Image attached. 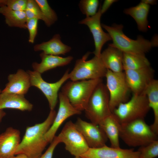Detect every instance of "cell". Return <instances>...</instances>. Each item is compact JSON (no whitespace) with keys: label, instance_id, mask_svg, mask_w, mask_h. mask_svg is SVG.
Segmentation results:
<instances>
[{"label":"cell","instance_id":"cell-19","mask_svg":"<svg viewBox=\"0 0 158 158\" xmlns=\"http://www.w3.org/2000/svg\"><path fill=\"white\" fill-rule=\"evenodd\" d=\"M33 107V104L24 95L2 92L0 95V109L8 108L30 111Z\"/></svg>","mask_w":158,"mask_h":158},{"label":"cell","instance_id":"cell-9","mask_svg":"<svg viewBox=\"0 0 158 158\" xmlns=\"http://www.w3.org/2000/svg\"><path fill=\"white\" fill-rule=\"evenodd\" d=\"M60 142L65 145V148L71 155L80 157L90 148L75 123L71 121L67 122L57 136Z\"/></svg>","mask_w":158,"mask_h":158},{"label":"cell","instance_id":"cell-18","mask_svg":"<svg viewBox=\"0 0 158 158\" xmlns=\"http://www.w3.org/2000/svg\"><path fill=\"white\" fill-rule=\"evenodd\" d=\"M41 61L40 63L33 62L32 67L34 71L40 74L57 67L63 66L70 63L73 57L68 56L63 57L59 56L46 54L42 52L40 54Z\"/></svg>","mask_w":158,"mask_h":158},{"label":"cell","instance_id":"cell-5","mask_svg":"<svg viewBox=\"0 0 158 158\" xmlns=\"http://www.w3.org/2000/svg\"><path fill=\"white\" fill-rule=\"evenodd\" d=\"M85 111L86 117L91 122L98 125L112 113L109 107V92L106 85L102 82L93 90Z\"/></svg>","mask_w":158,"mask_h":158},{"label":"cell","instance_id":"cell-33","mask_svg":"<svg viewBox=\"0 0 158 158\" xmlns=\"http://www.w3.org/2000/svg\"><path fill=\"white\" fill-rule=\"evenodd\" d=\"M61 143L57 136H55L45 152L39 158H52L54 150L57 145Z\"/></svg>","mask_w":158,"mask_h":158},{"label":"cell","instance_id":"cell-15","mask_svg":"<svg viewBox=\"0 0 158 158\" xmlns=\"http://www.w3.org/2000/svg\"><path fill=\"white\" fill-rule=\"evenodd\" d=\"M139 155L138 151L110 147L106 145L98 148H89L80 157L84 158H139Z\"/></svg>","mask_w":158,"mask_h":158},{"label":"cell","instance_id":"cell-13","mask_svg":"<svg viewBox=\"0 0 158 158\" xmlns=\"http://www.w3.org/2000/svg\"><path fill=\"white\" fill-rule=\"evenodd\" d=\"M100 5L97 13L91 17H86L79 22V23L87 26L93 37L95 50L93 53L95 56L99 57L102 49L107 42L112 40L108 33L105 32L102 28L100 19L102 14Z\"/></svg>","mask_w":158,"mask_h":158},{"label":"cell","instance_id":"cell-6","mask_svg":"<svg viewBox=\"0 0 158 158\" xmlns=\"http://www.w3.org/2000/svg\"><path fill=\"white\" fill-rule=\"evenodd\" d=\"M90 53L88 52L82 58L76 60L73 68L69 73L71 80H95L105 77L107 69L100 57L95 56L87 60Z\"/></svg>","mask_w":158,"mask_h":158},{"label":"cell","instance_id":"cell-7","mask_svg":"<svg viewBox=\"0 0 158 158\" xmlns=\"http://www.w3.org/2000/svg\"><path fill=\"white\" fill-rule=\"evenodd\" d=\"M150 108L144 93L133 95L131 99L120 104L112 112L120 124L144 119Z\"/></svg>","mask_w":158,"mask_h":158},{"label":"cell","instance_id":"cell-1","mask_svg":"<svg viewBox=\"0 0 158 158\" xmlns=\"http://www.w3.org/2000/svg\"><path fill=\"white\" fill-rule=\"evenodd\" d=\"M56 114L54 109L50 110L43 122L27 127L15 155L23 154L28 158H39L41 156L48 144L44 140V136L52 124Z\"/></svg>","mask_w":158,"mask_h":158},{"label":"cell","instance_id":"cell-27","mask_svg":"<svg viewBox=\"0 0 158 158\" xmlns=\"http://www.w3.org/2000/svg\"><path fill=\"white\" fill-rule=\"evenodd\" d=\"M42 13L46 18V25L49 27L57 20V16L55 11L51 7L46 0H35Z\"/></svg>","mask_w":158,"mask_h":158},{"label":"cell","instance_id":"cell-8","mask_svg":"<svg viewBox=\"0 0 158 158\" xmlns=\"http://www.w3.org/2000/svg\"><path fill=\"white\" fill-rule=\"evenodd\" d=\"M105 77L109 107L112 113L120 104L128 101L130 89L124 72L116 73L107 69Z\"/></svg>","mask_w":158,"mask_h":158},{"label":"cell","instance_id":"cell-30","mask_svg":"<svg viewBox=\"0 0 158 158\" xmlns=\"http://www.w3.org/2000/svg\"><path fill=\"white\" fill-rule=\"evenodd\" d=\"M139 158H154L158 155V140H155L144 146L140 147L138 150Z\"/></svg>","mask_w":158,"mask_h":158},{"label":"cell","instance_id":"cell-31","mask_svg":"<svg viewBox=\"0 0 158 158\" xmlns=\"http://www.w3.org/2000/svg\"><path fill=\"white\" fill-rule=\"evenodd\" d=\"M39 20L37 18L27 19L26 21V29L29 33V42L31 43L34 42L37 32L38 22Z\"/></svg>","mask_w":158,"mask_h":158},{"label":"cell","instance_id":"cell-25","mask_svg":"<svg viewBox=\"0 0 158 158\" xmlns=\"http://www.w3.org/2000/svg\"><path fill=\"white\" fill-rule=\"evenodd\" d=\"M0 13L4 16L5 23L9 26L26 29L27 18L25 11L13 10L3 6L0 7Z\"/></svg>","mask_w":158,"mask_h":158},{"label":"cell","instance_id":"cell-14","mask_svg":"<svg viewBox=\"0 0 158 158\" xmlns=\"http://www.w3.org/2000/svg\"><path fill=\"white\" fill-rule=\"evenodd\" d=\"M74 123L90 148H97L106 145L108 138L98 125L79 118Z\"/></svg>","mask_w":158,"mask_h":158},{"label":"cell","instance_id":"cell-20","mask_svg":"<svg viewBox=\"0 0 158 158\" xmlns=\"http://www.w3.org/2000/svg\"><path fill=\"white\" fill-rule=\"evenodd\" d=\"M123 52L115 47L109 45L101 53L100 57L106 68L116 73L123 72Z\"/></svg>","mask_w":158,"mask_h":158},{"label":"cell","instance_id":"cell-10","mask_svg":"<svg viewBox=\"0 0 158 158\" xmlns=\"http://www.w3.org/2000/svg\"><path fill=\"white\" fill-rule=\"evenodd\" d=\"M69 70H67L62 77L54 83H49L44 80L41 74L35 71L28 70L31 86L35 87L40 90L47 98L50 110H54L56 105L58 92L63 84L69 79Z\"/></svg>","mask_w":158,"mask_h":158},{"label":"cell","instance_id":"cell-4","mask_svg":"<svg viewBox=\"0 0 158 158\" xmlns=\"http://www.w3.org/2000/svg\"><path fill=\"white\" fill-rule=\"evenodd\" d=\"M102 82V79L71 80L62 86L61 92L74 107L81 111L85 110L93 90Z\"/></svg>","mask_w":158,"mask_h":158},{"label":"cell","instance_id":"cell-12","mask_svg":"<svg viewBox=\"0 0 158 158\" xmlns=\"http://www.w3.org/2000/svg\"><path fill=\"white\" fill-rule=\"evenodd\" d=\"M124 71L128 85L133 95L143 93L154 79V71L150 66L139 69Z\"/></svg>","mask_w":158,"mask_h":158},{"label":"cell","instance_id":"cell-34","mask_svg":"<svg viewBox=\"0 0 158 158\" xmlns=\"http://www.w3.org/2000/svg\"><path fill=\"white\" fill-rule=\"evenodd\" d=\"M117 1L116 0H104L102 6H101V12L102 15L107 11L113 3Z\"/></svg>","mask_w":158,"mask_h":158},{"label":"cell","instance_id":"cell-29","mask_svg":"<svg viewBox=\"0 0 158 158\" xmlns=\"http://www.w3.org/2000/svg\"><path fill=\"white\" fill-rule=\"evenodd\" d=\"M99 4L97 0H82L79 4L80 9L86 17H91L97 13Z\"/></svg>","mask_w":158,"mask_h":158},{"label":"cell","instance_id":"cell-40","mask_svg":"<svg viewBox=\"0 0 158 158\" xmlns=\"http://www.w3.org/2000/svg\"><path fill=\"white\" fill-rule=\"evenodd\" d=\"M80 158H84L82 157H80Z\"/></svg>","mask_w":158,"mask_h":158},{"label":"cell","instance_id":"cell-26","mask_svg":"<svg viewBox=\"0 0 158 158\" xmlns=\"http://www.w3.org/2000/svg\"><path fill=\"white\" fill-rule=\"evenodd\" d=\"M123 71L137 70L150 66V63L145 54L123 53Z\"/></svg>","mask_w":158,"mask_h":158},{"label":"cell","instance_id":"cell-11","mask_svg":"<svg viewBox=\"0 0 158 158\" xmlns=\"http://www.w3.org/2000/svg\"><path fill=\"white\" fill-rule=\"evenodd\" d=\"M59 103L57 113L51 127L44 136L45 141L51 143L59 127L68 118L75 115L80 114L81 111L74 107L68 98L61 92L58 94Z\"/></svg>","mask_w":158,"mask_h":158},{"label":"cell","instance_id":"cell-23","mask_svg":"<svg viewBox=\"0 0 158 158\" xmlns=\"http://www.w3.org/2000/svg\"><path fill=\"white\" fill-rule=\"evenodd\" d=\"M150 8V5L141 2L135 6L125 9L124 12L135 20L140 31L146 32L148 30L147 18Z\"/></svg>","mask_w":158,"mask_h":158},{"label":"cell","instance_id":"cell-22","mask_svg":"<svg viewBox=\"0 0 158 158\" xmlns=\"http://www.w3.org/2000/svg\"><path fill=\"white\" fill-rule=\"evenodd\" d=\"M120 124L112 113L102 120L98 125L109 140L112 147H120L119 138Z\"/></svg>","mask_w":158,"mask_h":158},{"label":"cell","instance_id":"cell-36","mask_svg":"<svg viewBox=\"0 0 158 158\" xmlns=\"http://www.w3.org/2000/svg\"><path fill=\"white\" fill-rule=\"evenodd\" d=\"M10 158H28L25 154H20L16 155V156H14Z\"/></svg>","mask_w":158,"mask_h":158},{"label":"cell","instance_id":"cell-28","mask_svg":"<svg viewBox=\"0 0 158 158\" xmlns=\"http://www.w3.org/2000/svg\"><path fill=\"white\" fill-rule=\"evenodd\" d=\"M25 12L27 19L37 18L39 20H43L46 25V20L35 0H28Z\"/></svg>","mask_w":158,"mask_h":158},{"label":"cell","instance_id":"cell-32","mask_svg":"<svg viewBox=\"0 0 158 158\" xmlns=\"http://www.w3.org/2000/svg\"><path fill=\"white\" fill-rule=\"evenodd\" d=\"M28 0H4L5 6L15 11H25Z\"/></svg>","mask_w":158,"mask_h":158},{"label":"cell","instance_id":"cell-24","mask_svg":"<svg viewBox=\"0 0 158 158\" xmlns=\"http://www.w3.org/2000/svg\"><path fill=\"white\" fill-rule=\"evenodd\" d=\"M144 93L146 95L150 109L153 110L154 120L150 126L153 130L158 134V81L154 79L147 87Z\"/></svg>","mask_w":158,"mask_h":158},{"label":"cell","instance_id":"cell-38","mask_svg":"<svg viewBox=\"0 0 158 158\" xmlns=\"http://www.w3.org/2000/svg\"><path fill=\"white\" fill-rule=\"evenodd\" d=\"M75 158H80V157H76Z\"/></svg>","mask_w":158,"mask_h":158},{"label":"cell","instance_id":"cell-3","mask_svg":"<svg viewBox=\"0 0 158 158\" xmlns=\"http://www.w3.org/2000/svg\"><path fill=\"white\" fill-rule=\"evenodd\" d=\"M144 119L120 124L119 137L128 145L140 147L157 140V135Z\"/></svg>","mask_w":158,"mask_h":158},{"label":"cell","instance_id":"cell-39","mask_svg":"<svg viewBox=\"0 0 158 158\" xmlns=\"http://www.w3.org/2000/svg\"><path fill=\"white\" fill-rule=\"evenodd\" d=\"M1 90H0V95L1 93Z\"/></svg>","mask_w":158,"mask_h":158},{"label":"cell","instance_id":"cell-21","mask_svg":"<svg viewBox=\"0 0 158 158\" xmlns=\"http://www.w3.org/2000/svg\"><path fill=\"white\" fill-rule=\"evenodd\" d=\"M71 47L62 42L60 35L55 34L50 40L34 46L35 51H42L45 54L58 56L65 55L69 52Z\"/></svg>","mask_w":158,"mask_h":158},{"label":"cell","instance_id":"cell-37","mask_svg":"<svg viewBox=\"0 0 158 158\" xmlns=\"http://www.w3.org/2000/svg\"><path fill=\"white\" fill-rule=\"evenodd\" d=\"M6 115V112L3 109H0V120Z\"/></svg>","mask_w":158,"mask_h":158},{"label":"cell","instance_id":"cell-16","mask_svg":"<svg viewBox=\"0 0 158 158\" xmlns=\"http://www.w3.org/2000/svg\"><path fill=\"white\" fill-rule=\"evenodd\" d=\"M20 131L12 127L0 134V158H10L15 156L20 142Z\"/></svg>","mask_w":158,"mask_h":158},{"label":"cell","instance_id":"cell-17","mask_svg":"<svg viewBox=\"0 0 158 158\" xmlns=\"http://www.w3.org/2000/svg\"><path fill=\"white\" fill-rule=\"evenodd\" d=\"M8 80V82L2 92L24 95L31 86L29 74L22 69H19L16 73L9 74Z\"/></svg>","mask_w":158,"mask_h":158},{"label":"cell","instance_id":"cell-35","mask_svg":"<svg viewBox=\"0 0 158 158\" xmlns=\"http://www.w3.org/2000/svg\"><path fill=\"white\" fill-rule=\"evenodd\" d=\"M141 2L149 5H154L157 3V1L155 0H142Z\"/></svg>","mask_w":158,"mask_h":158},{"label":"cell","instance_id":"cell-2","mask_svg":"<svg viewBox=\"0 0 158 158\" xmlns=\"http://www.w3.org/2000/svg\"><path fill=\"white\" fill-rule=\"evenodd\" d=\"M101 25L108 32L113 41L109 45L123 53L145 54L152 47L157 45L154 40L150 41L141 35L138 36L136 40L129 38L123 33L122 25L109 26L102 24Z\"/></svg>","mask_w":158,"mask_h":158}]
</instances>
